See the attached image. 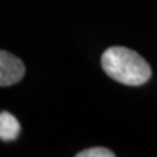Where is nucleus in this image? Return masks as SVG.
I'll use <instances>...</instances> for the list:
<instances>
[{
    "label": "nucleus",
    "mask_w": 157,
    "mask_h": 157,
    "mask_svg": "<svg viewBox=\"0 0 157 157\" xmlns=\"http://www.w3.org/2000/svg\"><path fill=\"white\" fill-rule=\"evenodd\" d=\"M101 66L106 75L121 84L139 86L152 76L151 66L136 51L123 46H113L102 54Z\"/></svg>",
    "instance_id": "1"
},
{
    "label": "nucleus",
    "mask_w": 157,
    "mask_h": 157,
    "mask_svg": "<svg viewBox=\"0 0 157 157\" xmlns=\"http://www.w3.org/2000/svg\"><path fill=\"white\" fill-rule=\"evenodd\" d=\"M25 75V66L17 56L6 50L0 51V85L11 86Z\"/></svg>",
    "instance_id": "2"
},
{
    "label": "nucleus",
    "mask_w": 157,
    "mask_h": 157,
    "mask_svg": "<svg viewBox=\"0 0 157 157\" xmlns=\"http://www.w3.org/2000/svg\"><path fill=\"white\" fill-rule=\"evenodd\" d=\"M77 157H114L115 153L107 148H102V147H94V148H89L85 151H81L76 155Z\"/></svg>",
    "instance_id": "4"
},
{
    "label": "nucleus",
    "mask_w": 157,
    "mask_h": 157,
    "mask_svg": "<svg viewBox=\"0 0 157 157\" xmlns=\"http://www.w3.org/2000/svg\"><path fill=\"white\" fill-rule=\"evenodd\" d=\"M21 127L17 118L8 111L0 113V139L3 141H13L18 137Z\"/></svg>",
    "instance_id": "3"
}]
</instances>
